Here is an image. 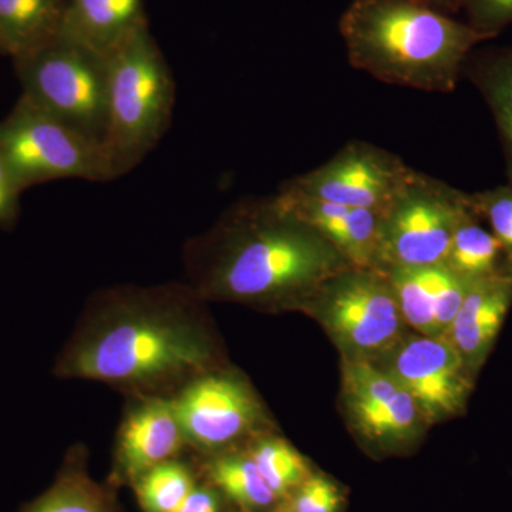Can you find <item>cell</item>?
<instances>
[{"mask_svg":"<svg viewBox=\"0 0 512 512\" xmlns=\"http://www.w3.org/2000/svg\"><path fill=\"white\" fill-rule=\"evenodd\" d=\"M248 451L279 503L285 501L313 473L308 460L288 441L279 437L259 439Z\"/></svg>","mask_w":512,"mask_h":512,"instance_id":"23","label":"cell"},{"mask_svg":"<svg viewBox=\"0 0 512 512\" xmlns=\"http://www.w3.org/2000/svg\"><path fill=\"white\" fill-rule=\"evenodd\" d=\"M379 366L413 397L426 421L463 413L476 380L446 338L404 336Z\"/></svg>","mask_w":512,"mask_h":512,"instance_id":"11","label":"cell"},{"mask_svg":"<svg viewBox=\"0 0 512 512\" xmlns=\"http://www.w3.org/2000/svg\"><path fill=\"white\" fill-rule=\"evenodd\" d=\"M439 266H394L383 271L392 285L406 325L430 338H440L436 325Z\"/></svg>","mask_w":512,"mask_h":512,"instance_id":"22","label":"cell"},{"mask_svg":"<svg viewBox=\"0 0 512 512\" xmlns=\"http://www.w3.org/2000/svg\"><path fill=\"white\" fill-rule=\"evenodd\" d=\"M346 491L332 477L313 471L276 512H342Z\"/></svg>","mask_w":512,"mask_h":512,"instance_id":"25","label":"cell"},{"mask_svg":"<svg viewBox=\"0 0 512 512\" xmlns=\"http://www.w3.org/2000/svg\"><path fill=\"white\" fill-rule=\"evenodd\" d=\"M190 285L116 286L92 296L57 357L55 375L138 396L175 393L221 369V352ZM164 397V396H163Z\"/></svg>","mask_w":512,"mask_h":512,"instance_id":"1","label":"cell"},{"mask_svg":"<svg viewBox=\"0 0 512 512\" xmlns=\"http://www.w3.org/2000/svg\"><path fill=\"white\" fill-rule=\"evenodd\" d=\"M67 0H0V43L5 55H26L60 35Z\"/></svg>","mask_w":512,"mask_h":512,"instance_id":"19","label":"cell"},{"mask_svg":"<svg viewBox=\"0 0 512 512\" xmlns=\"http://www.w3.org/2000/svg\"><path fill=\"white\" fill-rule=\"evenodd\" d=\"M175 82L148 25L107 56L103 146L116 178L143 163L171 126Z\"/></svg>","mask_w":512,"mask_h":512,"instance_id":"4","label":"cell"},{"mask_svg":"<svg viewBox=\"0 0 512 512\" xmlns=\"http://www.w3.org/2000/svg\"><path fill=\"white\" fill-rule=\"evenodd\" d=\"M188 284L202 301L302 309L348 261L276 195L237 202L184 248Z\"/></svg>","mask_w":512,"mask_h":512,"instance_id":"2","label":"cell"},{"mask_svg":"<svg viewBox=\"0 0 512 512\" xmlns=\"http://www.w3.org/2000/svg\"><path fill=\"white\" fill-rule=\"evenodd\" d=\"M224 495L210 483H197L177 512H227Z\"/></svg>","mask_w":512,"mask_h":512,"instance_id":"29","label":"cell"},{"mask_svg":"<svg viewBox=\"0 0 512 512\" xmlns=\"http://www.w3.org/2000/svg\"><path fill=\"white\" fill-rule=\"evenodd\" d=\"M302 309L318 319L348 360L375 363L406 336L392 285L379 269L350 266L330 276Z\"/></svg>","mask_w":512,"mask_h":512,"instance_id":"6","label":"cell"},{"mask_svg":"<svg viewBox=\"0 0 512 512\" xmlns=\"http://www.w3.org/2000/svg\"><path fill=\"white\" fill-rule=\"evenodd\" d=\"M467 23L487 40L512 25V0H464Z\"/></svg>","mask_w":512,"mask_h":512,"instance_id":"27","label":"cell"},{"mask_svg":"<svg viewBox=\"0 0 512 512\" xmlns=\"http://www.w3.org/2000/svg\"><path fill=\"white\" fill-rule=\"evenodd\" d=\"M342 396L355 429L383 450L412 443L426 421L413 397L373 362L343 359Z\"/></svg>","mask_w":512,"mask_h":512,"instance_id":"12","label":"cell"},{"mask_svg":"<svg viewBox=\"0 0 512 512\" xmlns=\"http://www.w3.org/2000/svg\"><path fill=\"white\" fill-rule=\"evenodd\" d=\"M474 210L490 225L505 258L512 264V184L471 192Z\"/></svg>","mask_w":512,"mask_h":512,"instance_id":"26","label":"cell"},{"mask_svg":"<svg viewBox=\"0 0 512 512\" xmlns=\"http://www.w3.org/2000/svg\"><path fill=\"white\" fill-rule=\"evenodd\" d=\"M19 512H121L117 487L101 484L87 470V457L72 451L52 485Z\"/></svg>","mask_w":512,"mask_h":512,"instance_id":"17","label":"cell"},{"mask_svg":"<svg viewBox=\"0 0 512 512\" xmlns=\"http://www.w3.org/2000/svg\"><path fill=\"white\" fill-rule=\"evenodd\" d=\"M275 195L293 215L330 242L350 266L380 271L379 214L308 197L284 185Z\"/></svg>","mask_w":512,"mask_h":512,"instance_id":"14","label":"cell"},{"mask_svg":"<svg viewBox=\"0 0 512 512\" xmlns=\"http://www.w3.org/2000/svg\"><path fill=\"white\" fill-rule=\"evenodd\" d=\"M237 512H241V511H237Z\"/></svg>","mask_w":512,"mask_h":512,"instance_id":"32","label":"cell"},{"mask_svg":"<svg viewBox=\"0 0 512 512\" xmlns=\"http://www.w3.org/2000/svg\"><path fill=\"white\" fill-rule=\"evenodd\" d=\"M171 402L185 441L205 453L228 451L264 421L249 384L222 369L191 380Z\"/></svg>","mask_w":512,"mask_h":512,"instance_id":"9","label":"cell"},{"mask_svg":"<svg viewBox=\"0 0 512 512\" xmlns=\"http://www.w3.org/2000/svg\"><path fill=\"white\" fill-rule=\"evenodd\" d=\"M339 30L355 69L430 93L454 92L468 57L488 42L467 22L414 0H353Z\"/></svg>","mask_w":512,"mask_h":512,"instance_id":"3","label":"cell"},{"mask_svg":"<svg viewBox=\"0 0 512 512\" xmlns=\"http://www.w3.org/2000/svg\"><path fill=\"white\" fill-rule=\"evenodd\" d=\"M146 25L144 0H67L60 35L107 57Z\"/></svg>","mask_w":512,"mask_h":512,"instance_id":"16","label":"cell"},{"mask_svg":"<svg viewBox=\"0 0 512 512\" xmlns=\"http://www.w3.org/2000/svg\"><path fill=\"white\" fill-rule=\"evenodd\" d=\"M0 154L23 191L63 178L93 183L117 180L103 144L23 96L0 120Z\"/></svg>","mask_w":512,"mask_h":512,"instance_id":"7","label":"cell"},{"mask_svg":"<svg viewBox=\"0 0 512 512\" xmlns=\"http://www.w3.org/2000/svg\"><path fill=\"white\" fill-rule=\"evenodd\" d=\"M205 480L241 512H276L281 504L249 451L214 454L205 464Z\"/></svg>","mask_w":512,"mask_h":512,"instance_id":"20","label":"cell"},{"mask_svg":"<svg viewBox=\"0 0 512 512\" xmlns=\"http://www.w3.org/2000/svg\"><path fill=\"white\" fill-rule=\"evenodd\" d=\"M22 188L5 158L0 154V229L12 231L20 218V197Z\"/></svg>","mask_w":512,"mask_h":512,"instance_id":"28","label":"cell"},{"mask_svg":"<svg viewBox=\"0 0 512 512\" xmlns=\"http://www.w3.org/2000/svg\"><path fill=\"white\" fill-rule=\"evenodd\" d=\"M463 76L476 86L491 111L503 148L508 184H512V47L471 53Z\"/></svg>","mask_w":512,"mask_h":512,"instance_id":"18","label":"cell"},{"mask_svg":"<svg viewBox=\"0 0 512 512\" xmlns=\"http://www.w3.org/2000/svg\"><path fill=\"white\" fill-rule=\"evenodd\" d=\"M507 261L500 242L474 211L458 225L443 264L471 284L494 275Z\"/></svg>","mask_w":512,"mask_h":512,"instance_id":"21","label":"cell"},{"mask_svg":"<svg viewBox=\"0 0 512 512\" xmlns=\"http://www.w3.org/2000/svg\"><path fill=\"white\" fill-rule=\"evenodd\" d=\"M22 94L50 116L103 144L107 128V57L59 35L13 59Z\"/></svg>","mask_w":512,"mask_h":512,"instance_id":"5","label":"cell"},{"mask_svg":"<svg viewBox=\"0 0 512 512\" xmlns=\"http://www.w3.org/2000/svg\"><path fill=\"white\" fill-rule=\"evenodd\" d=\"M414 2L423 3L434 10H439L446 15L454 16L463 10L464 0H414Z\"/></svg>","mask_w":512,"mask_h":512,"instance_id":"30","label":"cell"},{"mask_svg":"<svg viewBox=\"0 0 512 512\" xmlns=\"http://www.w3.org/2000/svg\"><path fill=\"white\" fill-rule=\"evenodd\" d=\"M185 443L171 399L143 397L121 424L109 483L133 487L151 468L177 458Z\"/></svg>","mask_w":512,"mask_h":512,"instance_id":"13","label":"cell"},{"mask_svg":"<svg viewBox=\"0 0 512 512\" xmlns=\"http://www.w3.org/2000/svg\"><path fill=\"white\" fill-rule=\"evenodd\" d=\"M198 480L183 461L173 458L143 474L133 485L143 512H177Z\"/></svg>","mask_w":512,"mask_h":512,"instance_id":"24","label":"cell"},{"mask_svg":"<svg viewBox=\"0 0 512 512\" xmlns=\"http://www.w3.org/2000/svg\"><path fill=\"white\" fill-rule=\"evenodd\" d=\"M474 211L471 192L414 170L380 214V271L443 264L458 225Z\"/></svg>","mask_w":512,"mask_h":512,"instance_id":"8","label":"cell"},{"mask_svg":"<svg viewBox=\"0 0 512 512\" xmlns=\"http://www.w3.org/2000/svg\"><path fill=\"white\" fill-rule=\"evenodd\" d=\"M0 55H2V56H6V55H5V50H3L2 43H0Z\"/></svg>","mask_w":512,"mask_h":512,"instance_id":"31","label":"cell"},{"mask_svg":"<svg viewBox=\"0 0 512 512\" xmlns=\"http://www.w3.org/2000/svg\"><path fill=\"white\" fill-rule=\"evenodd\" d=\"M413 171L396 154L367 141L353 140L326 163L282 185L308 197L380 215Z\"/></svg>","mask_w":512,"mask_h":512,"instance_id":"10","label":"cell"},{"mask_svg":"<svg viewBox=\"0 0 512 512\" xmlns=\"http://www.w3.org/2000/svg\"><path fill=\"white\" fill-rule=\"evenodd\" d=\"M512 306V264L468 286L460 311L446 338L463 357L471 375L477 377Z\"/></svg>","mask_w":512,"mask_h":512,"instance_id":"15","label":"cell"}]
</instances>
